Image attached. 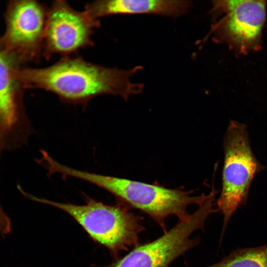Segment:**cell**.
I'll list each match as a JSON object with an SVG mask.
<instances>
[{
  "mask_svg": "<svg viewBox=\"0 0 267 267\" xmlns=\"http://www.w3.org/2000/svg\"><path fill=\"white\" fill-rule=\"evenodd\" d=\"M11 230V224L9 218L0 206V233L5 236Z\"/></svg>",
  "mask_w": 267,
  "mask_h": 267,
  "instance_id": "obj_12",
  "label": "cell"
},
{
  "mask_svg": "<svg viewBox=\"0 0 267 267\" xmlns=\"http://www.w3.org/2000/svg\"><path fill=\"white\" fill-rule=\"evenodd\" d=\"M2 144H2V142H1V140H0V146H1V145H2Z\"/></svg>",
  "mask_w": 267,
  "mask_h": 267,
  "instance_id": "obj_13",
  "label": "cell"
},
{
  "mask_svg": "<svg viewBox=\"0 0 267 267\" xmlns=\"http://www.w3.org/2000/svg\"><path fill=\"white\" fill-rule=\"evenodd\" d=\"M72 178L85 180L99 187L112 195L119 202L131 208L138 209L152 218L167 231L166 221L171 216L184 221L190 216L188 207L199 206L207 200L209 194L192 195V191L171 189L157 184H150L114 176L73 169Z\"/></svg>",
  "mask_w": 267,
  "mask_h": 267,
  "instance_id": "obj_2",
  "label": "cell"
},
{
  "mask_svg": "<svg viewBox=\"0 0 267 267\" xmlns=\"http://www.w3.org/2000/svg\"><path fill=\"white\" fill-rule=\"evenodd\" d=\"M206 267H267V244L237 249L220 262Z\"/></svg>",
  "mask_w": 267,
  "mask_h": 267,
  "instance_id": "obj_11",
  "label": "cell"
},
{
  "mask_svg": "<svg viewBox=\"0 0 267 267\" xmlns=\"http://www.w3.org/2000/svg\"><path fill=\"white\" fill-rule=\"evenodd\" d=\"M100 24L85 10L74 9L65 0L54 1L47 10L43 55L46 59L56 54L67 56L92 46L91 37Z\"/></svg>",
  "mask_w": 267,
  "mask_h": 267,
  "instance_id": "obj_8",
  "label": "cell"
},
{
  "mask_svg": "<svg viewBox=\"0 0 267 267\" xmlns=\"http://www.w3.org/2000/svg\"><path fill=\"white\" fill-rule=\"evenodd\" d=\"M25 195L69 215L92 240L108 249L115 259L120 252L138 244L140 234L145 230L143 217L120 202L107 205L85 196L86 203L77 205L53 201L29 194Z\"/></svg>",
  "mask_w": 267,
  "mask_h": 267,
  "instance_id": "obj_3",
  "label": "cell"
},
{
  "mask_svg": "<svg viewBox=\"0 0 267 267\" xmlns=\"http://www.w3.org/2000/svg\"><path fill=\"white\" fill-rule=\"evenodd\" d=\"M224 164L222 188L217 201L223 216L221 241L229 221L238 208L247 201L255 175L262 169L251 149L247 127L232 121L223 140Z\"/></svg>",
  "mask_w": 267,
  "mask_h": 267,
  "instance_id": "obj_4",
  "label": "cell"
},
{
  "mask_svg": "<svg viewBox=\"0 0 267 267\" xmlns=\"http://www.w3.org/2000/svg\"><path fill=\"white\" fill-rule=\"evenodd\" d=\"M47 10L33 0H10L6 5L5 31L0 41L5 51L22 65L37 61L43 55Z\"/></svg>",
  "mask_w": 267,
  "mask_h": 267,
  "instance_id": "obj_7",
  "label": "cell"
},
{
  "mask_svg": "<svg viewBox=\"0 0 267 267\" xmlns=\"http://www.w3.org/2000/svg\"><path fill=\"white\" fill-rule=\"evenodd\" d=\"M23 67L16 57L4 49L0 41V139L6 138L26 123L22 85L13 71Z\"/></svg>",
  "mask_w": 267,
  "mask_h": 267,
  "instance_id": "obj_9",
  "label": "cell"
},
{
  "mask_svg": "<svg viewBox=\"0 0 267 267\" xmlns=\"http://www.w3.org/2000/svg\"><path fill=\"white\" fill-rule=\"evenodd\" d=\"M142 68H110L67 56L48 67L17 68L13 73L24 89H44L64 102L85 106L98 95L119 96L127 101L141 93L144 85L133 83L131 78Z\"/></svg>",
  "mask_w": 267,
  "mask_h": 267,
  "instance_id": "obj_1",
  "label": "cell"
},
{
  "mask_svg": "<svg viewBox=\"0 0 267 267\" xmlns=\"http://www.w3.org/2000/svg\"><path fill=\"white\" fill-rule=\"evenodd\" d=\"M216 199L210 195L205 202L184 221H178L171 229L157 239L134 247L127 254L102 266L91 267H169L180 256L200 242L193 232L204 229L206 222L218 212L214 207Z\"/></svg>",
  "mask_w": 267,
  "mask_h": 267,
  "instance_id": "obj_5",
  "label": "cell"
},
{
  "mask_svg": "<svg viewBox=\"0 0 267 267\" xmlns=\"http://www.w3.org/2000/svg\"><path fill=\"white\" fill-rule=\"evenodd\" d=\"M189 0H102L92 1L85 10L92 18L118 14H155L177 18L193 6Z\"/></svg>",
  "mask_w": 267,
  "mask_h": 267,
  "instance_id": "obj_10",
  "label": "cell"
},
{
  "mask_svg": "<svg viewBox=\"0 0 267 267\" xmlns=\"http://www.w3.org/2000/svg\"><path fill=\"white\" fill-rule=\"evenodd\" d=\"M209 13L214 22L211 33L215 42L224 44L238 54L260 49L266 1L213 0Z\"/></svg>",
  "mask_w": 267,
  "mask_h": 267,
  "instance_id": "obj_6",
  "label": "cell"
}]
</instances>
